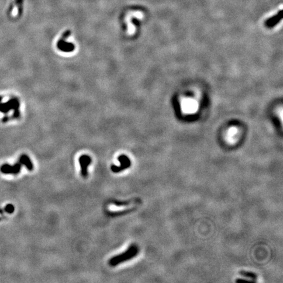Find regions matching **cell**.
Here are the masks:
<instances>
[{"label":"cell","instance_id":"ba28073f","mask_svg":"<svg viewBox=\"0 0 283 283\" xmlns=\"http://www.w3.org/2000/svg\"><path fill=\"white\" fill-rule=\"evenodd\" d=\"M22 168V164L19 161L13 166V175H18Z\"/></svg>","mask_w":283,"mask_h":283},{"label":"cell","instance_id":"7c38bea8","mask_svg":"<svg viewBox=\"0 0 283 283\" xmlns=\"http://www.w3.org/2000/svg\"><path fill=\"white\" fill-rule=\"evenodd\" d=\"M0 213H1V214H3V210H2V209H0Z\"/></svg>","mask_w":283,"mask_h":283},{"label":"cell","instance_id":"277c9868","mask_svg":"<svg viewBox=\"0 0 283 283\" xmlns=\"http://www.w3.org/2000/svg\"><path fill=\"white\" fill-rule=\"evenodd\" d=\"M57 47L61 51L72 52L74 50L75 46L73 43L66 42L63 40H60L57 43Z\"/></svg>","mask_w":283,"mask_h":283},{"label":"cell","instance_id":"6da1fadb","mask_svg":"<svg viewBox=\"0 0 283 283\" xmlns=\"http://www.w3.org/2000/svg\"><path fill=\"white\" fill-rule=\"evenodd\" d=\"M138 247L136 245L132 244L123 253L115 256L113 258H111L109 260V265L111 267L118 266L119 264L123 263L124 261H129L130 259L134 258L135 256L138 255Z\"/></svg>","mask_w":283,"mask_h":283},{"label":"cell","instance_id":"5b68a950","mask_svg":"<svg viewBox=\"0 0 283 283\" xmlns=\"http://www.w3.org/2000/svg\"><path fill=\"white\" fill-rule=\"evenodd\" d=\"M19 162L21 163L22 165H24L26 167L27 169L30 171H32L33 170V165L30 160V157L27 155L23 154L20 157Z\"/></svg>","mask_w":283,"mask_h":283},{"label":"cell","instance_id":"9c48e42d","mask_svg":"<svg viewBox=\"0 0 283 283\" xmlns=\"http://www.w3.org/2000/svg\"><path fill=\"white\" fill-rule=\"evenodd\" d=\"M185 105V108L188 111H190V110H195V106H196V104H195L194 102H193V101H191V100H188V103L186 104Z\"/></svg>","mask_w":283,"mask_h":283},{"label":"cell","instance_id":"4fadbf2b","mask_svg":"<svg viewBox=\"0 0 283 283\" xmlns=\"http://www.w3.org/2000/svg\"><path fill=\"white\" fill-rule=\"evenodd\" d=\"M0 220H1V218H0Z\"/></svg>","mask_w":283,"mask_h":283},{"label":"cell","instance_id":"30bf717a","mask_svg":"<svg viewBox=\"0 0 283 283\" xmlns=\"http://www.w3.org/2000/svg\"><path fill=\"white\" fill-rule=\"evenodd\" d=\"M3 210L5 212H6L7 213L12 214L15 211V207L12 204H8L5 207Z\"/></svg>","mask_w":283,"mask_h":283},{"label":"cell","instance_id":"8fae6325","mask_svg":"<svg viewBox=\"0 0 283 283\" xmlns=\"http://www.w3.org/2000/svg\"><path fill=\"white\" fill-rule=\"evenodd\" d=\"M237 282H255L253 280H243V279H237L235 280Z\"/></svg>","mask_w":283,"mask_h":283},{"label":"cell","instance_id":"3957f363","mask_svg":"<svg viewBox=\"0 0 283 283\" xmlns=\"http://www.w3.org/2000/svg\"><path fill=\"white\" fill-rule=\"evenodd\" d=\"M91 157L87 155H82L79 158V163L81 167V173L83 178H86L88 175L87 168L91 164Z\"/></svg>","mask_w":283,"mask_h":283},{"label":"cell","instance_id":"7a4b0ae2","mask_svg":"<svg viewBox=\"0 0 283 283\" xmlns=\"http://www.w3.org/2000/svg\"><path fill=\"white\" fill-rule=\"evenodd\" d=\"M118 161L120 163V166L111 165V170L114 173H118L122 172L129 168L131 165V161L128 156L125 155H121L118 157Z\"/></svg>","mask_w":283,"mask_h":283},{"label":"cell","instance_id":"8992f818","mask_svg":"<svg viewBox=\"0 0 283 283\" xmlns=\"http://www.w3.org/2000/svg\"><path fill=\"white\" fill-rule=\"evenodd\" d=\"M240 275L243 276L245 278H248V279H250V280H253V281L256 282V280L258 279V276L256 273H254L253 272L250 271H239Z\"/></svg>","mask_w":283,"mask_h":283},{"label":"cell","instance_id":"52a82bcc","mask_svg":"<svg viewBox=\"0 0 283 283\" xmlns=\"http://www.w3.org/2000/svg\"><path fill=\"white\" fill-rule=\"evenodd\" d=\"M1 172L6 175H13V166L9 164H5L1 166Z\"/></svg>","mask_w":283,"mask_h":283}]
</instances>
